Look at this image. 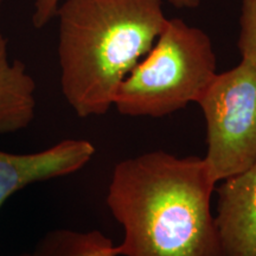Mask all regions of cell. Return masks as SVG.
Listing matches in <instances>:
<instances>
[{
  "instance_id": "9",
  "label": "cell",
  "mask_w": 256,
  "mask_h": 256,
  "mask_svg": "<svg viewBox=\"0 0 256 256\" xmlns=\"http://www.w3.org/2000/svg\"><path fill=\"white\" fill-rule=\"evenodd\" d=\"M238 46L242 60L256 69V0H242Z\"/></svg>"
},
{
  "instance_id": "2",
  "label": "cell",
  "mask_w": 256,
  "mask_h": 256,
  "mask_svg": "<svg viewBox=\"0 0 256 256\" xmlns=\"http://www.w3.org/2000/svg\"><path fill=\"white\" fill-rule=\"evenodd\" d=\"M56 17L60 87L80 118L101 116L113 107L120 83L168 19L162 0H64Z\"/></svg>"
},
{
  "instance_id": "3",
  "label": "cell",
  "mask_w": 256,
  "mask_h": 256,
  "mask_svg": "<svg viewBox=\"0 0 256 256\" xmlns=\"http://www.w3.org/2000/svg\"><path fill=\"white\" fill-rule=\"evenodd\" d=\"M216 75L210 37L182 19H168L151 50L120 83L113 106L127 116H168L197 104Z\"/></svg>"
},
{
  "instance_id": "1",
  "label": "cell",
  "mask_w": 256,
  "mask_h": 256,
  "mask_svg": "<svg viewBox=\"0 0 256 256\" xmlns=\"http://www.w3.org/2000/svg\"><path fill=\"white\" fill-rule=\"evenodd\" d=\"M200 156L153 151L115 165L107 206L124 228L118 256H226Z\"/></svg>"
},
{
  "instance_id": "10",
  "label": "cell",
  "mask_w": 256,
  "mask_h": 256,
  "mask_svg": "<svg viewBox=\"0 0 256 256\" xmlns=\"http://www.w3.org/2000/svg\"><path fill=\"white\" fill-rule=\"evenodd\" d=\"M176 8H196L200 6V0H168ZM60 0H34V25L37 28H43L51 19L56 17Z\"/></svg>"
},
{
  "instance_id": "5",
  "label": "cell",
  "mask_w": 256,
  "mask_h": 256,
  "mask_svg": "<svg viewBox=\"0 0 256 256\" xmlns=\"http://www.w3.org/2000/svg\"><path fill=\"white\" fill-rule=\"evenodd\" d=\"M95 147L87 140L68 139L36 153L0 151V208L28 185L64 177L90 162Z\"/></svg>"
},
{
  "instance_id": "8",
  "label": "cell",
  "mask_w": 256,
  "mask_h": 256,
  "mask_svg": "<svg viewBox=\"0 0 256 256\" xmlns=\"http://www.w3.org/2000/svg\"><path fill=\"white\" fill-rule=\"evenodd\" d=\"M17 256H118L110 238L98 230L55 229L42 238L34 250Z\"/></svg>"
},
{
  "instance_id": "7",
  "label": "cell",
  "mask_w": 256,
  "mask_h": 256,
  "mask_svg": "<svg viewBox=\"0 0 256 256\" xmlns=\"http://www.w3.org/2000/svg\"><path fill=\"white\" fill-rule=\"evenodd\" d=\"M36 84L20 60L10 62L6 40L0 32V134L28 127L34 118Z\"/></svg>"
},
{
  "instance_id": "6",
  "label": "cell",
  "mask_w": 256,
  "mask_h": 256,
  "mask_svg": "<svg viewBox=\"0 0 256 256\" xmlns=\"http://www.w3.org/2000/svg\"><path fill=\"white\" fill-rule=\"evenodd\" d=\"M216 222L226 256H256V162L222 180Z\"/></svg>"
},
{
  "instance_id": "4",
  "label": "cell",
  "mask_w": 256,
  "mask_h": 256,
  "mask_svg": "<svg viewBox=\"0 0 256 256\" xmlns=\"http://www.w3.org/2000/svg\"><path fill=\"white\" fill-rule=\"evenodd\" d=\"M206 122L204 162L217 184L256 162V69L241 60L217 72L197 102Z\"/></svg>"
},
{
  "instance_id": "11",
  "label": "cell",
  "mask_w": 256,
  "mask_h": 256,
  "mask_svg": "<svg viewBox=\"0 0 256 256\" xmlns=\"http://www.w3.org/2000/svg\"><path fill=\"white\" fill-rule=\"evenodd\" d=\"M0 2H2V0H0Z\"/></svg>"
}]
</instances>
